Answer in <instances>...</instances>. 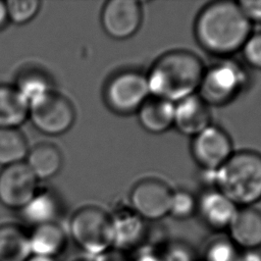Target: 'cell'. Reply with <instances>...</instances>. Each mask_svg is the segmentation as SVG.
I'll return each instance as SVG.
<instances>
[{
  "label": "cell",
  "instance_id": "6da1fadb",
  "mask_svg": "<svg viewBox=\"0 0 261 261\" xmlns=\"http://www.w3.org/2000/svg\"><path fill=\"white\" fill-rule=\"evenodd\" d=\"M251 34L252 23L238 2L229 0L206 5L195 23V35L200 45L219 56H228L242 50Z\"/></svg>",
  "mask_w": 261,
  "mask_h": 261
},
{
  "label": "cell",
  "instance_id": "f1b7e54d",
  "mask_svg": "<svg viewBox=\"0 0 261 261\" xmlns=\"http://www.w3.org/2000/svg\"><path fill=\"white\" fill-rule=\"evenodd\" d=\"M238 4L251 23H261V0H241Z\"/></svg>",
  "mask_w": 261,
  "mask_h": 261
},
{
  "label": "cell",
  "instance_id": "e575fe53",
  "mask_svg": "<svg viewBox=\"0 0 261 261\" xmlns=\"http://www.w3.org/2000/svg\"><path fill=\"white\" fill-rule=\"evenodd\" d=\"M72 261H93V259L89 258V257H80V258H76Z\"/></svg>",
  "mask_w": 261,
  "mask_h": 261
},
{
  "label": "cell",
  "instance_id": "4fadbf2b",
  "mask_svg": "<svg viewBox=\"0 0 261 261\" xmlns=\"http://www.w3.org/2000/svg\"><path fill=\"white\" fill-rule=\"evenodd\" d=\"M211 121L209 105L198 94L174 103L173 126L180 134L194 138L210 126Z\"/></svg>",
  "mask_w": 261,
  "mask_h": 261
},
{
  "label": "cell",
  "instance_id": "cb8c5ba5",
  "mask_svg": "<svg viewBox=\"0 0 261 261\" xmlns=\"http://www.w3.org/2000/svg\"><path fill=\"white\" fill-rule=\"evenodd\" d=\"M241 250L228 237H216L204 247L200 261H239Z\"/></svg>",
  "mask_w": 261,
  "mask_h": 261
},
{
  "label": "cell",
  "instance_id": "9a60e30c",
  "mask_svg": "<svg viewBox=\"0 0 261 261\" xmlns=\"http://www.w3.org/2000/svg\"><path fill=\"white\" fill-rule=\"evenodd\" d=\"M226 230L240 250L261 249V211L254 207L238 208Z\"/></svg>",
  "mask_w": 261,
  "mask_h": 261
},
{
  "label": "cell",
  "instance_id": "4316f807",
  "mask_svg": "<svg viewBox=\"0 0 261 261\" xmlns=\"http://www.w3.org/2000/svg\"><path fill=\"white\" fill-rule=\"evenodd\" d=\"M197 210V199L187 191L172 193L168 215L178 220L190 218Z\"/></svg>",
  "mask_w": 261,
  "mask_h": 261
},
{
  "label": "cell",
  "instance_id": "2e32d148",
  "mask_svg": "<svg viewBox=\"0 0 261 261\" xmlns=\"http://www.w3.org/2000/svg\"><path fill=\"white\" fill-rule=\"evenodd\" d=\"M32 255L56 258L67 246V234L57 222L34 226L29 233Z\"/></svg>",
  "mask_w": 261,
  "mask_h": 261
},
{
  "label": "cell",
  "instance_id": "3957f363",
  "mask_svg": "<svg viewBox=\"0 0 261 261\" xmlns=\"http://www.w3.org/2000/svg\"><path fill=\"white\" fill-rule=\"evenodd\" d=\"M205 171L216 190L239 208L252 207L261 200V154L250 150L233 152L217 169Z\"/></svg>",
  "mask_w": 261,
  "mask_h": 261
},
{
  "label": "cell",
  "instance_id": "ba28073f",
  "mask_svg": "<svg viewBox=\"0 0 261 261\" xmlns=\"http://www.w3.org/2000/svg\"><path fill=\"white\" fill-rule=\"evenodd\" d=\"M172 193L168 185L159 179L141 180L130 192V208L145 221L162 219L168 215Z\"/></svg>",
  "mask_w": 261,
  "mask_h": 261
},
{
  "label": "cell",
  "instance_id": "7c38bea8",
  "mask_svg": "<svg viewBox=\"0 0 261 261\" xmlns=\"http://www.w3.org/2000/svg\"><path fill=\"white\" fill-rule=\"evenodd\" d=\"M113 228V247L128 253L144 245L147 237L146 221L130 207L110 214Z\"/></svg>",
  "mask_w": 261,
  "mask_h": 261
},
{
  "label": "cell",
  "instance_id": "30bf717a",
  "mask_svg": "<svg viewBox=\"0 0 261 261\" xmlns=\"http://www.w3.org/2000/svg\"><path fill=\"white\" fill-rule=\"evenodd\" d=\"M143 19L141 3L136 0H110L101 12L105 33L115 40H125L140 29Z\"/></svg>",
  "mask_w": 261,
  "mask_h": 261
},
{
  "label": "cell",
  "instance_id": "5bb4252c",
  "mask_svg": "<svg viewBox=\"0 0 261 261\" xmlns=\"http://www.w3.org/2000/svg\"><path fill=\"white\" fill-rule=\"evenodd\" d=\"M238 206L216 189L207 191L197 200V210L203 223L217 231L227 229Z\"/></svg>",
  "mask_w": 261,
  "mask_h": 261
},
{
  "label": "cell",
  "instance_id": "52a82bcc",
  "mask_svg": "<svg viewBox=\"0 0 261 261\" xmlns=\"http://www.w3.org/2000/svg\"><path fill=\"white\" fill-rule=\"evenodd\" d=\"M108 106L117 113L137 112L150 97L146 74L136 70H125L113 75L104 91Z\"/></svg>",
  "mask_w": 261,
  "mask_h": 261
},
{
  "label": "cell",
  "instance_id": "d6986e66",
  "mask_svg": "<svg viewBox=\"0 0 261 261\" xmlns=\"http://www.w3.org/2000/svg\"><path fill=\"white\" fill-rule=\"evenodd\" d=\"M32 256L29 233L19 225H0V261H27Z\"/></svg>",
  "mask_w": 261,
  "mask_h": 261
},
{
  "label": "cell",
  "instance_id": "5b68a950",
  "mask_svg": "<svg viewBox=\"0 0 261 261\" xmlns=\"http://www.w3.org/2000/svg\"><path fill=\"white\" fill-rule=\"evenodd\" d=\"M247 82L248 75L241 64L222 59L205 68L198 95L209 106L222 105L236 98Z\"/></svg>",
  "mask_w": 261,
  "mask_h": 261
},
{
  "label": "cell",
  "instance_id": "7a4b0ae2",
  "mask_svg": "<svg viewBox=\"0 0 261 261\" xmlns=\"http://www.w3.org/2000/svg\"><path fill=\"white\" fill-rule=\"evenodd\" d=\"M205 66L198 55L186 50L160 56L146 73L150 96L176 103L199 91Z\"/></svg>",
  "mask_w": 261,
  "mask_h": 261
},
{
  "label": "cell",
  "instance_id": "1f68e13d",
  "mask_svg": "<svg viewBox=\"0 0 261 261\" xmlns=\"http://www.w3.org/2000/svg\"><path fill=\"white\" fill-rule=\"evenodd\" d=\"M239 261H261V249L241 250Z\"/></svg>",
  "mask_w": 261,
  "mask_h": 261
},
{
  "label": "cell",
  "instance_id": "ac0fdd59",
  "mask_svg": "<svg viewBox=\"0 0 261 261\" xmlns=\"http://www.w3.org/2000/svg\"><path fill=\"white\" fill-rule=\"evenodd\" d=\"M19 211L22 220L34 227L57 222L56 220L61 213V204L54 193L47 190H38L35 196Z\"/></svg>",
  "mask_w": 261,
  "mask_h": 261
},
{
  "label": "cell",
  "instance_id": "d6a6232c",
  "mask_svg": "<svg viewBox=\"0 0 261 261\" xmlns=\"http://www.w3.org/2000/svg\"><path fill=\"white\" fill-rule=\"evenodd\" d=\"M8 14L6 9V4L3 1H0V29L4 28L8 22Z\"/></svg>",
  "mask_w": 261,
  "mask_h": 261
},
{
  "label": "cell",
  "instance_id": "484cf974",
  "mask_svg": "<svg viewBox=\"0 0 261 261\" xmlns=\"http://www.w3.org/2000/svg\"><path fill=\"white\" fill-rule=\"evenodd\" d=\"M158 249L163 261H200L195 248L182 240H171Z\"/></svg>",
  "mask_w": 261,
  "mask_h": 261
},
{
  "label": "cell",
  "instance_id": "83f0119b",
  "mask_svg": "<svg viewBox=\"0 0 261 261\" xmlns=\"http://www.w3.org/2000/svg\"><path fill=\"white\" fill-rule=\"evenodd\" d=\"M242 52L245 61L256 69H261V32L252 33L245 42Z\"/></svg>",
  "mask_w": 261,
  "mask_h": 261
},
{
  "label": "cell",
  "instance_id": "8fae6325",
  "mask_svg": "<svg viewBox=\"0 0 261 261\" xmlns=\"http://www.w3.org/2000/svg\"><path fill=\"white\" fill-rule=\"evenodd\" d=\"M194 159L204 170H215L233 153L229 136L220 127L211 124L192 141Z\"/></svg>",
  "mask_w": 261,
  "mask_h": 261
},
{
  "label": "cell",
  "instance_id": "603a6c76",
  "mask_svg": "<svg viewBox=\"0 0 261 261\" xmlns=\"http://www.w3.org/2000/svg\"><path fill=\"white\" fill-rule=\"evenodd\" d=\"M28 153L27 140L17 128H0V165L23 162Z\"/></svg>",
  "mask_w": 261,
  "mask_h": 261
},
{
  "label": "cell",
  "instance_id": "d4e9b609",
  "mask_svg": "<svg viewBox=\"0 0 261 261\" xmlns=\"http://www.w3.org/2000/svg\"><path fill=\"white\" fill-rule=\"evenodd\" d=\"M5 4L8 20L15 24H24L31 21L41 6L38 0H8Z\"/></svg>",
  "mask_w": 261,
  "mask_h": 261
},
{
  "label": "cell",
  "instance_id": "4dcf8cb0",
  "mask_svg": "<svg viewBox=\"0 0 261 261\" xmlns=\"http://www.w3.org/2000/svg\"><path fill=\"white\" fill-rule=\"evenodd\" d=\"M92 259L93 261H130V257L127 252L115 247H111Z\"/></svg>",
  "mask_w": 261,
  "mask_h": 261
},
{
  "label": "cell",
  "instance_id": "ffe728a7",
  "mask_svg": "<svg viewBox=\"0 0 261 261\" xmlns=\"http://www.w3.org/2000/svg\"><path fill=\"white\" fill-rule=\"evenodd\" d=\"M25 164L37 179H49L55 176L62 166V155L59 149L48 143L32 148L27 155Z\"/></svg>",
  "mask_w": 261,
  "mask_h": 261
},
{
  "label": "cell",
  "instance_id": "e0dca14e",
  "mask_svg": "<svg viewBox=\"0 0 261 261\" xmlns=\"http://www.w3.org/2000/svg\"><path fill=\"white\" fill-rule=\"evenodd\" d=\"M142 127L152 134H162L173 125L174 103L150 96L138 109Z\"/></svg>",
  "mask_w": 261,
  "mask_h": 261
},
{
  "label": "cell",
  "instance_id": "f546056e",
  "mask_svg": "<svg viewBox=\"0 0 261 261\" xmlns=\"http://www.w3.org/2000/svg\"><path fill=\"white\" fill-rule=\"evenodd\" d=\"M130 261H163L160 251L157 247L141 246L135 250V253L129 255Z\"/></svg>",
  "mask_w": 261,
  "mask_h": 261
},
{
  "label": "cell",
  "instance_id": "836d02e7",
  "mask_svg": "<svg viewBox=\"0 0 261 261\" xmlns=\"http://www.w3.org/2000/svg\"><path fill=\"white\" fill-rule=\"evenodd\" d=\"M27 261H57L56 258H51V257H45V256H37V255H32Z\"/></svg>",
  "mask_w": 261,
  "mask_h": 261
},
{
  "label": "cell",
  "instance_id": "7402d4cb",
  "mask_svg": "<svg viewBox=\"0 0 261 261\" xmlns=\"http://www.w3.org/2000/svg\"><path fill=\"white\" fill-rule=\"evenodd\" d=\"M14 88L28 106L54 90L48 75L34 69L21 72L17 76Z\"/></svg>",
  "mask_w": 261,
  "mask_h": 261
},
{
  "label": "cell",
  "instance_id": "9c48e42d",
  "mask_svg": "<svg viewBox=\"0 0 261 261\" xmlns=\"http://www.w3.org/2000/svg\"><path fill=\"white\" fill-rule=\"evenodd\" d=\"M38 190V179L24 161L0 172V203L9 209L23 208Z\"/></svg>",
  "mask_w": 261,
  "mask_h": 261
},
{
  "label": "cell",
  "instance_id": "44dd1931",
  "mask_svg": "<svg viewBox=\"0 0 261 261\" xmlns=\"http://www.w3.org/2000/svg\"><path fill=\"white\" fill-rule=\"evenodd\" d=\"M29 117V106L14 87L0 85V128H16Z\"/></svg>",
  "mask_w": 261,
  "mask_h": 261
},
{
  "label": "cell",
  "instance_id": "277c9868",
  "mask_svg": "<svg viewBox=\"0 0 261 261\" xmlns=\"http://www.w3.org/2000/svg\"><path fill=\"white\" fill-rule=\"evenodd\" d=\"M69 233L74 244L93 257L113 247L111 216L96 206L83 207L71 216Z\"/></svg>",
  "mask_w": 261,
  "mask_h": 261
},
{
  "label": "cell",
  "instance_id": "8992f818",
  "mask_svg": "<svg viewBox=\"0 0 261 261\" xmlns=\"http://www.w3.org/2000/svg\"><path fill=\"white\" fill-rule=\"evenodd\" d=\"M28 118L39 132L57 136L72 126L75 112L69 100L53 90L29 106Z\"/></svg>",
  "mask_w": 261,
  "mask_h": 261
}]
</instances>
